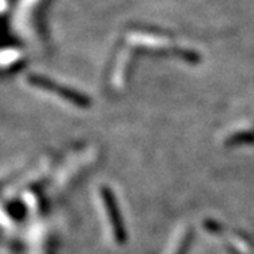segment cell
I'll return each instance as SVG.
<instances>
[{
	"mask_svg": "<svg viewBox=\"0 0 254 254\" xmlns=\"http://www.w3.org/2000/svg\"><path fill=\"white\" fill-rule=\"evenodd\" d=\"M100 195H102L103 203L106 206V213H108V218H109L110 226L113 229L115 239H116L119 245H125L127 240L126 227L122 222V216H120V212H119L118 202L115 199V195L108 187L100 188Z\"/></svg>",
	"mask_w": 254,
	"mask_h": 254,
	"instance_id": "1",
	"label": "cell"
},
{
	"mask_svg": "<svg viewBox=\"0 0 254 254\" xmlns=\"http://www.w3.org/2000/svg\"><path fill=\"white\" fill-rule=\"evenodd\" d=\"M252 141H254V134L245 131V133H237V134H233V136L227 140V144L229 145L242 144V143H252Z\"/></svg>",
	"mask_w": 254,
	"mask_h": 254,
	"instance_id": "2",
	"label": "cell"
},
{
	"mask_svg": "<svg viewBox=\"0 0 254 254\" xmlns=\"http://www.w3.org/2000/svg\"><path fill=\"white\" fill-rule=\"evenodd\" d=\"M192 237H193V235H192V233H187V235H185V237H184V240L181 242L180 247H178L177 253H175V254H187L188 249H190V240H192Z\"/></svg>",
	"mask_w": 254,
	"mask_h": 254,
	"instance_id": "3",
	"label": "cell"
}]
</instances>
